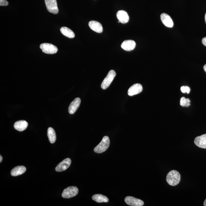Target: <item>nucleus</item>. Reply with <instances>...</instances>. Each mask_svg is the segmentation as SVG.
I'll return each mask as SVG.
<instances>
[{
  "instance_id": "nucleus-1",
  "label": "nucleus",
  "mask_w": 206,
  "mask_h": 206,
  "mask_svg": "<svg viewBox=\"0 0 206 206\" xmlns=\"http://www.w3.org/2000/svg\"><path fill=\"white\" fill-rule=\"evenodd\" d=\"M166 180L170 185L176 186L179 184L181 180V175L176 170H172L168 173Z\"/></svg>"
},
{
  "instance_id": "nucleus-2",
  "label": "nucleus",
  "mask_w": 206,
  "mask_h": 206,
  "mask_svg": "<svg viewBox=\"0 0 206 206\" xmlns=\"http://www.w3.org/2000/svg\"><path fill=\"white\" fill-rule=\"evenodd\" d=\"M110 141L109 138L107 136L103 137L101 142L94 149L95 153H100L106 151L109 147Z\"/></svg>"
},
{
  "instance_id": "nucleus-3",
  "label": "nucleus",
  "mask_w": 206,
  "mask_h": 206,
  "mask_svg": "<svg viewBox=\"0 0 206 206\" xmlns=\"http://www.w3.org/2000/svg\"><path fill=\"white\" fill-rule=\"evenodd\" d=\"M79 190L75 186H70L66 188L63 191L61 196L65 199H69L75 197L78 193Z\"/></svg>"
},
{
  "instance_id": "nucleus-4",
  "label": "nucleus",
  "mask_w": 206,
  "mask_h": 206,
  "mask_svg": "<svg viewBox=\"0 0 206 206\" xmlns=\"http://www.w3.org/2000/svg\"><path fill=\"white\" fill-rule=\"evenodd\" d=\"M116 75V71L113 70H110L108 73L107 77L104 79L103 82H102L101 85V88L103 90H106L107 88L113 82Z\"/></svg>"
},
{
  "instance_id": "nucleus-5",
  "label": "nucleus",
  "mask_w": 206,
  "mask_h": 206,
  "mask_svg": "<svg viewBox=\"0 0 206 206\" xmlns=\"http://www.w3.org/2000/svg\"><path fill=\"white\" fill-rule=\"evenodd\" d=\"M40 48L43 53L47 54H55L57 53L58 50L57 47L49 43L42 44L40 45Z\"/></svg>"
},
{
  "instance_id": "nucleus-6",
  "label": "nucleus",
  "mask_w": 206,
  "mask_h": 206,
  "mask_svg": "<svg viewBox=\"0 0 206 206\" xmlns=\"http://www.w3.org/2000/svg\"><path fill=\"white\" fill-rule=\"evenodd\" d=\"M45 2L48 12L54 14H58L59 11L57 0H45Z\"/></svg>"
},
{
  "instance_id": "nucleus-7",
  "label": "nucleus",
  "mask_w": 206,
  "mask_h": 206,
  "mask_svg": "<svg viewBox=\"0 0 206 206\" xmlns=\"http://www.w3.org/2000/svg\"><path fill=\"white\" fill-rule=\"evenodd\" d=\"M124 200L126 203L129 206H142L144 205L143 201L131 196H127L125 198Z\"/></svg>"
},
{
  "instance_id": "nucleus-8",
  "label": "nucleus",
  "mask_w": 206,
  "mask_h": 206,
  "mask_svg": "<svg viewBox=\"0 0 206 206\" xmlns=\"http://www.w3.org/2000/svg\"><path fill=\"white\" fill-rule=\"evenodd\" d=\"M71 163V160L69 158L65 159L61 163L58 164L56 168V170L57 172L65 171L70 166Z\"/></svg>"
},
{
  "instance_id": "nucleus-9",
  "label": "nucleus",
  "mask_w": 206,
  "mask_h": 206,
  "mask_svg": "<svg viewBox=\"0 0 206 206\" xmlns=\"http://www.w3.org/2000/svg\"><path fill=\"white\" fill-rule=\"evenodd\" d=\"M143 87L141 84H135L131 86L128 90V95L129 96L137 95L142 92Z\"/></svg>"
},
{
  "instance_id": "nucleus-10",
  "label": "nucleus",
  "mask_w": 206,
  "mask_h": 206,
  "mask_svg": "<svg viewBox=\"0 0 206 206\" xmlns=\"http://www.w3.org/2000/svg\"><path fill=\"white\" fill-rule=\"evenodd\" d=\"M161 21L163 23L166 27H172L174 23L172 19L168 15L163 13L160 16Z\"/></svg>"
},
{
  "instance_id": "nucleus-11",
  "label": "nucleus",
  "mask_w": 206,
  "mask_h": 206,
  "mask_svg": "<svg viewBox=\"0 0 206 206\" xmlns=\"http://www.w3.org/2000/svg\"><path fill=\"white\" fill-rule=\"evenodd\" d=\"M194 143L197 146L206 149V134L196 137L195 139Z\"/></svg>"
},
{
  "instance_id": "nucleus-12",
  "label": "nucleus",
  "mask_w": 206,
  "mask_h": 206,
  "mask_svg": "<svg viewBox=\"0 0 206 206\" xmlns=\"http://www.w3.org/2000/svg\"><path fill=\"white\" fill-rule=\"evenodd\" d=\"M136 44L133 40H126L123 41L121 45V48L125 51H130L135 48Z\"/></svg>"
},
{
  "instance_id": "nucleus-13",
  "label": "nucleus",
  "mask_w": 206,
  "mask_h": 206,
  "mask_svg": "<svg viewBox=\"0 0 206 206\" xmlns=\"http://www.w3.org/2000/svg\"><path fill=\"white\" fill-rule=\"evenodd\" d=\"M81 100L79 98L74 99V101L71 102L69 108V114H73L76 112L78 108L80 106Z\"/></svg>"
},
{
  "instance_id": "nucleus-14",
  "label": "nucleus",
  "mask_w": 206,
  "mask_h": 206,
  "mask_svg": "<svg viewBox=\"0 0 206 206\" xmlns=\"http://www.w3.org/2000/svg\"><path fill=\"white\" fill-rule=\"evenodd\" d=\"M89 26L92 30L97 33H101L103 31V26L100 23L95 21H91L89 23Z\"/></svg>"
},
{
  "instance_id": "nucleus-15",
  "label": "nucleus",
  "mask_w": 206,
  "mask_h": 206,
  "mask_svg": "<svg viewBox=\"0 0 206 206\" xmlns=\"http://www.w3.org/2000/svg\"><path fill=\"white\" fill-rule=\"evenodd\" d=\"M117 18L120 22L122 23H127L129 20V17L126 11H120L116 14Z\"/></svg>"
},
{
  "instance_id": "nucleus-16",
  "label": "nucleus",
  "mask_w": 206,
  "mask_h": 206,
  "mask_svg": "<svg viewBox=\"0 0 206 206\" xmlns=\"http://www.w3.org/2000/svg\"><path fill=\"white\" fill-rule=\"evenodd\" d=\"M28 126V123L25 120H20L17 121L14 124V128L19 131H23L27 128Z\"/></svg>"
},
{
  "instance_id": "nucleus-17",
  "label": "nucleus",
  "mask_w": 206,
  "mask_h": 206,
  "mask_svg": "<svg viewBox=\"0 0 206 206\" xmlns=\"http://www.w3.org/2000/svg\"><path fill=\"white\" fill-rule=\"evenodd\" d=\"M27 169L23 166H17L14 168L11 171V174L12 176H18L25 172Z\"/></svg>"
},
{
  "instance_id": "nucleus-18",
  "label": "nucleus",
  "mask_w": 206,
  "mask_h": 206,
  "mask_svg": "<svg viewBox=\"0 0 206 206\" xmlns=\"http://www.w3.org/2000/svg\"><path fill=\"white\" fill-rule=\"evenodd\" d=\"M61 32L63 35L69 38H73L75 37V34L70 29L66 27H63L61 29Z\"/></svg>"
},
{
  "instance_id": "nucleus-19",
  "label": "nucleus",
  "mask_w": 206,
  "mask_h": 206,
  "mask_svg": "<svg viewBox=\"0 0 206 206\" xmlns=\"http://www.w3.org/2000/svg\"><path fill=\"white\" fill-rule=\"evenodd\" d=\"M92 200L98 203L108 202L109 200L106 196L102 194H95L92 196Z\"/></svg>"
},
{
  "instance_id": "nucleus-20",
  "label": "nucleus",
  "mask_w": 206,
  "mask_h": 206,
  "mask_svg": "<svg viewBox=\"0 0 206 206\" xmlns=\"http://www.w3.org/2000/svg\"><path fill=\"white\" fill-rule=\"evenodd\" d=\"M48 136L50 143L51 144L54 143L56 140V135L54 129L51 127L48 128Z\"/></svg>"
},
{
  "instance_id": "nucleus-21",
  "label": "nucleus",
  "mask_w": 206,
  "mask_h": 206,
  "mask_svg": "<svg viewBox=\"0 0 206 206\" xmlns=\"http://www.w3.org/2000/svg\"><path fill=\"white\" fill-rule=\"evenodd\" d=\"M190 102L189 99L182 97L181 99L180 105L183 107H189L190 105Z\"/></svg>"
},
{
  "instance_id": "nucleus-22",
  "label": "nucleus",
  "mask_w": 206,
  "mask_h": 206,
  "mask_svg": "<svg viewBox=\"0 0 206 206\" xmlns=\"http://www.w3.org/2000/svg\"><path fill=\"white\" fill-rule=\"evenodd\" d=\"M181 90L183 93L189 94L190 92V89L189 87L188 86H185L181 87Z\"/></svg>"
},
{
  "instance_id": "nucleus-23",
  "label": "nucleus",
  "mask_w": 206,
  "mask_h": 206,
  "mask_svg": "<svg viewBox=\"0 0 206 206\" xmlns=\"http://www.w3.org/2000/svg\"><path fill=\"white\" fill-rule=\"evenodd\" d=\"M9 3L6 0H0V6H6L8 5Z\"/></svg>"
},
{
  "instance_id": "nucleus-24",
  "label": "nucleus",
  "mask_w": 206,
  "mask_h": 206,
  "mask_svg": "<svg viewBox=\"0 0 206 206\" xmlns=\"http://www.w3.org/2000/svg\"><path fill=\"white\" fill-rule=\"evenodd\" d=\"M202 43L205 46H206V37L203 38L202 40Z\"/></svg>"
},
{
  "instance_id": "nucleus-25",
  "label": "nucleus",
  "mask_w": 206,
  "mask_h": 206,
  "mask_svg": "<svg viewBox=\"0 0 206 206\" xmlns=\"http://www.w3.org/2000/svg\"><path fill=\"white\" fill-rule=\"evenodd\" d=\"M204 71H205V72L206 73V64H205V65L204 66Z\"/></svg>"
},
{
  "instance_id": "nucleus-26",
  "label": "nucleus",
  "mask_w": 206,
  "mask_h": 206,
  "mask_svg": "<svg viewBox=\"0 0 206 206\" xmlns=\"http://www.w3.org/2000/svg\"><path fill=\"white\" fill-rule=\"evenodd\" d=\"M0 159H0L1 160H0V162L1 163V162H2V157L1 155V156H0Z\"/></svg>"
},
{
  "instance_id": "nucleus-27",
  "label": "nucleus",
  "mask_w": 206,
  "mask_h": 206,
  "mask_svg": "<svg viewBox=\"0 0 206 206\" xmlns=\"http://www.w3.org/2000/svg\"><path fill=\"white\" fill-rule=\"evenodd\" d=\"M204 206H206V199L205 201H204Z\"/></svg>"
},
{
  "instance_id": "nucleus-28",
  "label": "nucleus",
  "mask_w": 206,
  "mask_h": 206,
  "mask_svg": "<svg viewBox=\"0 0 206 206\" xmlns=\"http://www.w3.org/2000/svg\"><path fill=\"white\" fill-rule=\"evenodd\" d=\"M205 23H206V14H205Z\"/></svg>"
}]
</instances>
